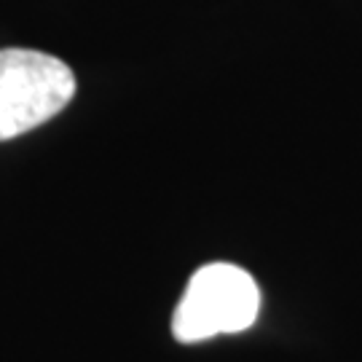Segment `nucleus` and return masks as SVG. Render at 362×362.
Segmentation results:
<instances>
[{
    "label": "nucleus",
    "mask_w": 362,
    "mask_h": 362,
    "mask_svg": "<svg viewBox=\"0 0 362 362\" xmlns=\"http://www.w3.org/2000/svg\"><path fill=\"white\" fill-rule=\"evenodd\" d=\"M76 97L73 70L46 52L0 49V143L38 129Z\"/></svg>",
    "instance_id": "f257e3e1"
},
{
    "label": "nucleus",
    "mask_w": 362,
    "mask_h": 362,
    "mask_svg": "<svg viewBox=\"0 0 362 362\" xmlns=\"http://www.w3.org/2000/svg\"><path fill=\"white\" fill-rule=\"evenodd\" d=\"M258 311L260 290L242 266L207 263L185 287L172 317V333L180 344L233 336L252 327Z\"/></svg>",
    "instance_id": "f03ea898"
}]
</instances>
